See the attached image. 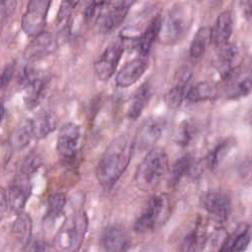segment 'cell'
I'll list each match as a JSON object with an SVG mask.
<instances>
[{
    "instance_id": "6da1fadb",
    "label": "cell",
    "mask_w": 252,
    "mask_h": 252,
    "mask_svg": "<svg viewBox=\"0 0 252 252\" xmlns=\"http://www.w3.org/2000/svg\"><path fill=\"white\" fill-rule=\"evenodd\" d=\"M134 138L116 137L105 149L95 167V177L105 189H110L128 167L134 153Z\"/></svg>"
},
{
    "instance_id": "7a4b0ae2",
    "label": "cell",
    "mask_w": 252,
    "mask_h": 252,
    "mask_svg": "<svg viewBox=\"0 0 252 252\" xmlns=\"http://www.w3.org/2000/svg\"><path fill=\"white\" fill-rule=\"evenodd\" d=\"M88 227L89 220L85 211L79 210L69 215L53 239L56 252H77L83 244Z\"/></svg>"
},
{
    "instance_id": "3957f363",
    "label": "cell",
    "mask_w": 252,
    "mask_h": 252,
    "mask_svg": "<svg viewBox=\"0 0 252 252\" xmlns=\"http://www.w3.org/2000/svg\"><path fill=\"white\" fill-rule=\"evenodd\" d=\"M168 172V158L162 148L156 147L143 158L137 167L134 181L142 191L153 190Z\"/></svg>"
},
{
    "instance_id": "277c9868",
    "label": "cell",
    "mask_w": 252,
    "mask_h": 252,
    "mask_svg": "<svg viewBox=\"0 0 252 252\" xmlns=\"http://www.w3.org/2000/svg\"><path fill=\"white\" fill-rule=\"evenodd\" d=\"M169 215V201L166 196L157 194L152 196L141 215L134 223V230L138 233L148 232L163 223Z\"/></svg>"
},
{
    "instance_id": "5b68a950",
    "label": "cell",
    "mask_w": 252,
    "mask_h": 252,
    "mask_svg": "<svg viewBox=\"0 0 252 252\" xmlns=\"http://www.w3.org/2000/svg\"><path fill=\"white\" fill-rule=\"evenodd\" d=\"M188 16L185 6L175 5L162 21L159 40L164 44H174L182 39L188 30Z\"/></svg>"
},
{
    "instance_id": "8992f818",
    "label": "cell",
    "mask_w": 252,
    "mask_h": 252,
    "mask_svg": "<svg viewBox=\"0 0 252 252\" xmlns=\"http://www.w3.org/2000/svg\"><path fill=\"white\" fill-rule=\"evenodd\" d=\"M132 4V0H107L96 18L98 32L107 33L120 26Z\"/></svg>"
},
{
    "instance_id": "52a82bcc",
    "label": "cell",
    "mask_w": 252,
    "mask_h": 252,
    "mask_svg": "<svg viewBox=\"0 0 252 252\" xmlns=\"http://www.w3.org/2000/svg\"><path fill=\"white\" fill-rule=\"evenodd\" d=\"M124 51V40L121 36L112 39L102 54L94 64L96 77L101 81L108 80L116 71Z\"/></svg>"
},
{
    "instance_id": "ba28073f",
    "label": "cell",
    "mask_w": 252,
    "mask_h": 252,
    "mask_svg": "<svg viewBox=\"0 0 252 252\" xmlns=\"http://www.w3.org/2000/svg\"><path fill=\"white\" fill-rule=\"evenodd\" d=\"M51 0H29L27 10L22 18V29L30 36L40 33L45 25Z\"/></svg>"
},
{
    "instance_id": "9c48e42d",
    "label": "cell",
    "mask_w": 252,
    "mask_h": 252,
    "mask_svg": "<svg viewBox=\"0 0 252 252\" xmlns=\"http://www.w3.org/2000/svg\"><path fill=\"white\" fill-rule=\"evenodd\" d=\"M80 127L73 123L63 124L59 130L57 138V153L63 162H72L78 153L80 144Z\"/></svg>"
},
{
    "instance_id": "30bf717a",
    "label": "cell",
    "mask_w": 252,
    "mask_h": 252,
    "mask_svg": "<svg viewBox=\"0 0 252 252\" xmlns=\"http://www.w3.org/2000/svg\"><path fill=\"white\" fill-rule=\"evenodd\" d=\"M202 208L208 215L218 222L227 220L231 212L230 198L220 191H209L204 193L200 199Z\"/></svg>"
},
{
    "instance_id": "8fae6325",
    "label": "cell",
    "mask_w": 252,
    "mask_h": 252,
    "mask_svg": "<svg viewBox=\"0 0 252 252\" xmlns=\"http://www.w3.org/2000/svg\"><path fill=\"white\" fill-rule=\"evenodd\" d=\"M29 175L20 172L15 176L6 190L8 209L17 215L23 212L31 194V181Z\"/></svg>"
},
{
    "instance_id": "7c38bea8",
    "label": "cell",
    "mask_w": 252,
    "mask_h": 252,
    "mask_svg": "<svg viewBox=\"0 0 252 252\" xmlns=\"http://www.w3.org/2000/svg\"><path fill=\"white\" fill-rule=\"evenodd\" d=\"M57 39L51 32H41L33 36L32 41L26 46L24 50V57L29 61L40 60L52 54L57 46Z\"/></svg>"
},
{
    "instance_id": "4fadbf2b",
    "label": "cell",
    "mask_w": 252,
    "mask_h": 252,
    "mask_svg": "<svg viewBox=\"0 0 252 252\" xmlns=\"http://www.w3.org/2000/svg\"><path fill=\"white\" fill-rule=\"evenodd\" d=\"M192 70L188 66L180 67L173 78V85L164 95V101L170 108H177L186 97L187 85L192 78Z\"/></svg>"
},
{
    "instance_id": "5bb4252c",
    "label": "cell",
    "mask_w": 252,
    "mask_h": 252,
    "mask_svg": "<svg viewBox=\"0 0 252 252\" xmlns=\"http://www.w3.org/2000/svg\"><path fill=\"white\" fill-rule=\"evenodd\" d=\"M163 123L158 118L146 119L138 128L134 136L135 148L147 150L154 146L161 136Z\"/></svg>"
},
{
    "instance_id": "9a60e30c",
    "label": "cell",
    "mask_w": 252,
    "mask_h": 252,
    "mask_svg": "<svg viewBox=\"0 0 252 252\" xmlns=\"http://www.w3.org/2000/svg\"><path fill=\"white\" fill-rule=\"evenodd\" d=\"M148 65V56L144 55H139L127 62L116 75V86L119 88H128L134 85L146 72Z\"/></svg>"
},
{
    "instance_id": "2e32d148",
    "label": "cell",
    "mask_w": 252,
    "mask_h": 252,
    "mask_svg": "<svg viewBox=\"0 0 252 252\" xmlns=\"http://www.w3.org/2000/svg\"><path fill=\"white\" fill-rule=\"evenodd\" d=\"M100 244L104 252H127L130 246V238L121 225L114 224L103 230Z\"/></svg>"
},
{
    "instance_id": "e0dca14e",
    "label": "cell",
    "mask_w": 252,
    "mask_h": 252,
    "mask_svg": "<svg viewBox=\"0 0 252 252\" xmlns=\"http://www.w3.org/2000/svg\"><path fill=\"white\" fill-rule=\"evenodd\" d=\"M239 51L235 44L225 43L218 46L216 66L222 78L227 79L238 67Z\"/></svg>"
},
{
    "instance_id": "ac0fdd59",
    "label": "cell",
    "mask_w": 252,
    "mask_h": 252,
    "mask_svg": "<svg viewBox=\"0 0 252 252\" xmlns=\"http://www.w3.org/2000/svg\"><path fill=\"white\" fill-rule=\"evenodd\" d=\"M162 19L159 15L155 16L145 31L138 36L135 41V48L139 52V55L148 56L154 42L159 36L161 29Z\"/></svg>"
},
{
    "instance_id": "d6986e66",
    "label": "cell",
    "mask_w": 252,
    "mask_h": 252,
    "mask_svg": "<svg viewBox=\"0 0 252 252\" xmlns=\"http://www.w3.org/2000/svg\"><path fill=\"white\" fill-rule=\"evenodd\" d=\"M232 32V17L228 11H223L217 18L215 25L211 28L212 43L220 46L228 42Z\"/></svg>"
},
{
    "instance_id": "ffe728a7",
    "label": "cell",
    "mask_w": 252,
    "mask_h": 252,
    "mask_svg": "<svg viewBox=\"0 0 252 252\" xmlns=\"http://www.w3.org/2000/svg\"><path fill=\"white\" fill-rule=\"evenodd\" d=\"M151 97L152 88L151 85L148 82H146L143 85H141L134 94V96L128 108L127 116L132 120H136L137 118H139V116L149 103Z\"/></svg>"
},
{
    "instance_id": "44dd1931",
    "label": "cell",
    "mask_w": 252,
    "mask_h": 252,
    "mask_svg": "<svg viewBox=\"0 0 252 252\" xmlns=\"http://www.w3.org/2000/svg\"><path fill=\"white\" fill-rule=\"evenodd\" d=\"M195 167V159L191 155H185L180 157L172 164L168 176V186L174 187L179 181L189 175Z\"/></svg>"
},
{
    "instance_id": "7402d4cb",
    "label": "cell",
    "mask_w": 252,
    "mask_h": 252,
    "mask_svg": "<svg viewBox=\"0 0 252 252\" xmlns=\"http://www.w3.org/2000/svg\"><path fill=\"white\" fill-rule=\"evenodd\" d=\"M207 236L201 225L196 223V225L180 240L177 246V252H199Z\"/></svg>"
},
{
    "instance_id": "603a6c76",
    "label": "cell",
    "mask_w": 252,
    "mask_h": 252,
    "mask_svg": "<svg viewBox=\"0 0 252 252\" xmlns=\"http://www.w3.org/2000/svg\"><path fill=\"white\" fill-rule=\"evenodd\" d=\"M251 239V231L247 225H243L237 231L227 237L220 252H243Z\"/></svg>"
},
{
    "instance_id": "cb8c5ba5",
    "label": "cell",
    "mask_w": 252,
    "mask_h": 252,
    "mask_svg": "<svg viewBox=\"0 0 252 252\" xmlns=\"http://www.w3.org/2000/svg\"><path fill=\"white\" fill-rule=\"evenodd\" d=\"M33 137L35 139H43L48 136L56 128V123L51 114L41 110L37 112L32 119Z\"/></svg>"
},
{
    "instance_id": "d4e9b609",
    "label": "cell",
    "mask_w": 252,
    "mask_h": 252,
    "mask_svg": "<svg viewBox=\"0 0 252 252\" xmlns=\"http://www.w3.org/2000/svg\"><path fill=\"white\" fill-rule=\"evenodd\" d=\"M67 202V197L62 192H56L52 194L47 202V208L43 218V223L45 226H49L61 216L64 207Z\"/></svg>"
},
{
    "instance_id": "484cf974",
    "label": "cell",
    "mask_w": 252,
    "mask_h": 252,
    "mask_svg": "<svg viewBox=\"0 0 252 252\" xmlns=\"http://www.w3.org/2000/svg\"><path fill=\"white\" fill-rule=\"evenodd\" d=\"M32 231V220L29 215L24 212L18 214L13 223V233L17 241L27 247L31 243Z\"/></svg>"
},
{
    "instance_id": "4316f807",
    "label": "cell",
    "mask_w": 252,
    "mask_h": 252,
    "mask_svg": "<svg viewBox=\"0 0 252 252\" xmlns=\"http://www.w3.org/2000/svg\"><path fill=\"white\" fill-rule=\"evenodd\" d=\"M33 137L32 119H23L14 129L11 136V146L16 150L25 148Z\"/></svg>"
},
{
    "instance_id": "83f0119b",
    "label": "cell",
    "mask_w": 252,
    "mask_h": 252,
    "mask_svg": "<svg viewBox=\"0 0 252 252\" xmlns=\"http://www.w3.org/2000/svg\"><path fill=\"white\" fill-rule=\"evenodd\" d=\"M49 80L46 77H38L27 90L25 103L29 109L35 108L42 100Z\"/></svg>"
},
{
    "instance_id": "f1b7e54d",
    "label": "cell",
    "mask_w": 252,
    "mask_h": 252,
    "mask_svg": "<svg viewBox=\"0 0 252 252\" xmlns=\"http://www.w3.org/2000/svg\"><path fill=\"white\" fill-rule=\"evenodd\" d=\"M218 94L217 87L209 82H200L191 87L186 94V99L191 102L213 99Z\"/></svg>"
},
{
    "instance_id": "f546056e",
    "label": "cell",
    "mask_w": 252,
    "mask_h": 252,
    "mask_svg": "<svg viewBox=\"0 0 252 252\" xmlns=\"http://www.w3.org/2000/svg\"><path fill=\"white\" fill-rule=\"evenodd\" d=\"M210 42H212L211 29L208 27L200 28L191 42L190 57L194 60L201 59Z\"/></svg>"
},
{
    "instance_id": "4dcf8cb0",
    "label": "cell",
    "mask_w": 252,
    "mask_h": 252,
    "mask_svg": "<svg viewBox=\"0 0 252 252\" xmlns=\"http://www.w3.org/2000/svg\"><path fill=\"white\" fill-rule=\"evenodd\" d=\"M227 237L225 229L218 228L210 236H207L199 252H220Z\"/></svg>"
},
{
    "instance_id": "1f68e13d",
    "label": "cell",
    "mask_w": 252,
    "mask_h": 252,
    "mask_svg": "<svg viewBox=\"0 0 252 252\" xmlns=\"http://www.w3.org/2000/svg\"><path fill=\"white\" fill-rule=\"evenodd\" d=\"M232 146H233V140L231 139H226L219 143L207 158L208 166L211 168L216 167L220 163V161L226 156V154L229 152Z\"/></svg>"
},
{
    "instance_id": "d6a6232c",
    "label": "cell",
    "mask_w": 252,
    "mask_h": 252,
    "mask_svg": "<svg viewBox=\"0 0 252 252\" xmlns=\"http://www.w3.org/2000/svg\"><path fill=\"white\" fill-rule=\"evenodd\" d=\"M195 130L196 128L192 121L183 120L178 126L176 136H175V142L178 145L185 147L193 139L195 135Z\"/></svg>"
},
{
    "instance_id": "836d02e7",
    "label": "cell",
    "mask_w": 252,
    "mask_h": 252,
    "mask_svg": "<svg viewBox=\"0 0 252 252\" xmlns=\"http://www.w3.org/2000/svg\"><path fill=\"white\" fill-rule=\"evenodd\" d=\"M42 163V157L39 152L32 151L23 160V163L20 168V172H23L31 176Z\"/></svg>"
},
{
    "instance_id": "e575fe53",
    "label": "cell",
    "mask_w": 252,
    "mask_h": 252,
    "mask_svg": "<svg viewBox=\"0 0 252 252\" xmlns=\"http://www.w3.org/2000/svg\"><path fill=\"white\" fill-rule=\"evenodd\" d=\"M38 77L39 74L37 71L31 67H25L18 77V82L23 88L28 89Z\"/></svg>"
},
{
    "instance_id": "d590c367",
    "label": "cell",
    "mask_w": 252,
    "mask_h": 252,
    "mask_svg": "<svg viewBox=\"0 0 252 252\" xmlns=\"http://www.w3.org/2000/svg\"><path fill=\"white\" fill-rule=\"evenodd\" d=\"M17 7V0H1V22L2 25L15 12Z\"/></svg>"
},
{
    "instance_id": "8d00e7d4",
    "label": "cell",
    "mask_w": 252,
    "mask_h": 252,
    "mask_svg": "<svg viewBox=\"0 0 252 252\" xmlns=\"http://www.w3.org/2000/svg\"><path fill=\"white\" fill-rule=\"evenodd\" d=\"M15 74V63H9L7 64L3 71H2V75H1V87L2 89H4L12 80L13 76Z\"/></svg>"
},
{
    "instance_id": "74e56055",
    "label": "cell",
    "mask_w": 252,
    "mask_h": 252,
    "mask_svg": "<svg viewBox=\"0 0 252 252\" xmlns=\"http://www.w3.org/2000/svg\"><path fill=\"white\" fill-rule=\"evenodd\" d=\"M24 252H49L46 242L43 240H34L25 247Z\"/></svg>"
},
{
    "instance_id": "f35d334b",
    "label": "cell",
    "mask_w": 252,
    "mask_h": 252,
    "mask_svg": "<svg viewBox=\"0 0 252 252\" xmlns=\"http://www.w3.org/2000/svg\"><path fill=\"white\" fill-rule=\"evenodd\" d=\"M240 10L246 19L252 18V0H240Z\"/></svg>"
},
{
    "instance_id": "ab89813d",
    "label": "cell",
    "mask_w": 252,
    "mask_h": 252,
    "mask_svg": "<svg viewBox=\"0 0 252 252\" xmlns=\"http://www.w3.org/2000/svg\"><path fill=\"white\" fill-rule=\"evenodd\" d=\"M248 76H249V79H250V81H251V84H252V67H251V69H250V72H249Z\"/></svg>"
},
{
    "instance_id": "60d3db41",
    "label": "cell",
    "mask_w": 252,
    "mask_h": 252,
    "mask_svg": "<svg viewBox=\"0 0 252 252\" xmlns=\"http://www.w3.org/2000/svg\"><path fill=\"white\" fill-rule=\"evenodd\" d=\"M137 1H138V0H132V2H133V3H135V2H137Z\"/></svg>"
}]
</instances>
